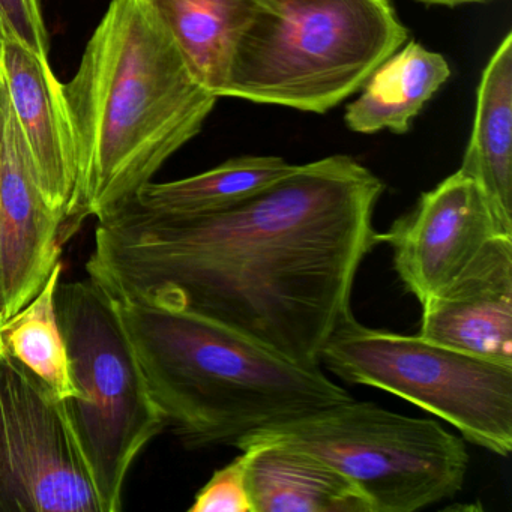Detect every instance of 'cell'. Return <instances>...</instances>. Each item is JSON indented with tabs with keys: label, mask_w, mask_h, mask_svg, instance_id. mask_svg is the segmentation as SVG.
Here are the masks:
<instances>
[{
	"label": "cell",
	"mask_w": 512,
	"mask_h": 512,
	"mask_svg": "<svg viewBox=\"0 0 512 512\" xmlns=\"http://www.w3.org/2000/svg\"><path fill=\"white\" fill-rule=\"evenodd\" d=\"M385 185L346 155L296 166L238 206L161 217L122 206L98 220L89 280L121 302L188 311L320 367L352 314L359 266L379 233Z\"/></svg>",
	"instance_id": "1"
},
{
	"label": "cell",
	"mask_w": 512,
	"mask_h": 512,
	"mask_svg": "<svg viewBox=\"0 0 512 512\" xmlns=\"http://www.w3.org/2000/svg\"><path fill=\"white\" fill-rule=\"evenodd\" d=\"M83 217L127 205L202 131L218 98L191 76L142 0H112L64 85Z\"/></svg>",
	"instance_id": "2"
},
{
	"label": "cell",
	"mask_w": 512,
	"mask_h": 512,
	"mask_svg": "<svg viewBox=\"0 0 512 512\" xmlns=\"http://www.w3.org/2000/svg\"><path fill=\"white\" fill-rule=\"evenodd\" d=\"M109 299L152 403L185 448L235 446L253 431L352 400L317 365L214 320Z\"/></svg>",
	"instance_id": "3"
},
{
	"label": "cell",
	"mask_w": 512,
	"mask_h": 512,
	"mask_svg": "<svg viewBox=\"0 0 512 512\" xmlns=\"http://www.w3.org/2000/svg\"><path fill=\"white\" fill-rule=\"evenodd\" d=\"M407 38L389 0H265L239 41L223 98L326 113Z\"/></svg>",
	"instance_id": "4"
},
{
	"label": "cell",
	"mask_w": 512,
	"mask_h": 512,
	"mask_svg": "<svg viewBox=\"0 0 512 512\" xmlns=\"http://www.w3.org/2000/svg\"><path fill=\"white\" fill-rule=\"evenodd\" d=\"M259 445L314 455L346 476L371 512H415L451 499L469 466L463 440L439 422L353 398L253 431L235 448Z\"/></svg>",
	"instance_id": "5"
},
{
	"label": "cell",
	"mask_w": 512,
	"mask_h": 512,
	"mask_svg": "<svg viewBox=\"0 0 512 512\" xmlns=\"http://www.w3.org/2000/svg\"><path fill=\"white\" fill-rule=\"evenodd\" d=\"M56 313L80 397L68 400L103 512L122 508L128 473L166 430L110 299L92 280L59 283Z\"/></svg>",
	"instance_id": "6"
},
{
	"label": "cell",
	"mask_w": 512,
	"mask_h": 512,
	"mask_svg": "<svg viewBox=\"0 0 512 512\" xmlns=\"http://www.w3.org/2000/svg\"><path fill=\"white\" fill-rule=\"evenodd\" d=\"M349 383L373 386L445 419L473 445L512 449V367L425 340L367 328L350 314L320 352Z\"/></svg>",
	"instance_id": "7"
},
{
	"label": "cell",
	"mask_w": 512,
	"mask_h": 512,
	"mask_svg": "<svg viewBox=\"0 0 512 512\" xmlns=\"http://www.w3.org/2000/svg\"><path fill=\"white\" fill-rule=\"evenodd\" d=\"M0 512H103L67 401L0 358Z\"/></svg>",
	"instance_id": "8"
},
{
	"label": "cell",
	"mask_w": 512,
	"mask_h": 512,
	"mask_svg": "<svg viewBox=\"0 0 512 512\" xmlns=\"http://www.w3.org/2000/svg\"><path fill=\"white\" fill-rule=\"evenodd\" d=\"M505 235L479 185L460 170L422 194L415 208L379 235L394 268L419 302L451 283L494 236ZM509 236V235H506Z\"/></svg>",
	"instance_id": "9"
},
{
	"label": "cell",
	"mask_w": 512,
	"mask_h": 512,
	"mask_svg": "<svg viewBox=\"0 0 512 512\" xmlns=\"http://www.w3.org/2000/svg\"><path fill=\"white\" fill-rule=\"evenodd\" d=\"M0 82L10 100L38 188L68 238L82 227L79 158L64 85L50 59L0 31Z\"/></svg>",
	"instance_id": "10"
},
{
	"label": "cell",
	"mask_w": 512,
	"mask_h": 512,
	"mask_svg": "<svg viewBox=\"0 0 512 512\" xmlns=\"http://www.w3.org/2000/svg\"><path fill=\"white\" fill-rule=\"evenodd\" d=\"M68 241L64 226L38 188L0 82V316L4 322L43 289Z\"/></svg>",
	"instance_id": "11"
},
{
	"label": "cell",
	"mask_w": 512,
	"mask_h": 512,
	"mask_svg": "<svg viewBox=\"0 0 512 512\" xmlns=\"http://www.w3.org/2000/svg\"><path fill=\"white\" fill-rule=\"evenodd\" d=\"M421 305L422 338L512 367V236L491 238Z\"/></svg>",
	"instance_id": "12"
},
{
	"label": "cell",
	"mask_w": 512,
	"mask_h": 512,
	"mask_svg": "<svg viewBox=\"0 0 512 512\" xmlns=\"http://www.w3.org/2000/svg\"><path fill=\"white\" fill-rule=\"evenodd\" d=\"M242 452L253 512H371L358 488L314 455L280 445Z\"/></svg>",
	"instance_id": "13"
},
{
	"label": "cell",
	"mask_w": 512,
	"mask_h": 512,
	"mask_svg": "<svg viewBox=\"0 0 512 512\" xmlns=\"http://www.w3.org/2000/svg\"><path fill=\"white\" fill-rule=\"evenodd\" d=\"M203 89L223 98L239 41L265 0H142Z\"/></svg>",
	"instance_id": "14"
},
{
	"label": "cell",
	"mask_w": 512,
	"mask_h": 512,
	"mask_svg": "<svg viewBox=\"0 0 512 512\" xmlns=\"http://www.w3.org/2000/svg\"><path fill=\"white\" fill-rule=\"evenodd\" d=\"M461 173L481 188L500 230L512 236V34L482 73Z\"/></svg>",
	"instance_id": "15"
},
{
	"label": "cell",
	"mask_w": 512,
	"mask_h": 512,
	"mask_svg": "<svg viewBox=\"0 0 512 512\" xmlns=\"http://www.w3.org/2000/svg\"><path fill=\"white\" fill-rule=\"evenodd\" d=\"M449 76L451 68L440 53L410 41L389 56L362 86L361 97L347 107V127L361 134L383 130L406 134Z\"/></svg>",
	"instance_id": "16"
},
{
	"label": "cell",
	"mask_w": 512,
	"mask_h": 512,
	"mask_svg": "<svg viewBox=\"0 0 512 512\" xmlns=\"http://www.w3.org/2000/svg\"><path fill=\"white\" fill-rule=\"evenodd\" d=\"M295 169L280 157L232 158L190 178L148 182L127 205L161 217L215 214L262 193Z\"/></svg>",
	"instance_id": "17"
},
{
	"label": "cell",
	"mask_w": 512,
	"mask_h": 512,
	"mask_svg": "<svg viewBox=\"0 0 512 512\" xmlns=\"http://www.w3.org/2000/svg\"><path fill=\"white\" fill-rule=\"evenodd\" d=\"M62 263L34 299L2 325L7 352L22 362L59 400L79 398L71 370L67 343L56 313V292L62 280Z\"/></svg>",
	"instance_id": "18"
},
{
	"label": "cell",
	"mask_w": 512,
	"mask_h": 512,
	"mask_svg": "<svg viewBox=\"0 0 512 512\" xmlns=\"http://www.w3.org/2000/svg\"><path fill=\"white\" fill-rule=\"evenodd\" d=\"M188 511L253 512L245 475L244 452L212 475L200 488Z\"/></svg>",
	"instance_id": "19"
},
{
	"label": "cell",
	"mask_w": 512,
	"mask_h": 512,
	"mask_svg": "<svg viewBox=\"0 0 512 512\" xmlns=\"http://www.w3.org/2000/svg\"><path fill=\"white\" fill-rule=\"evenodd\" d=\"M0 31L14 35L29 49L50 59V35L41 0H0Z\"/></svg>",
	"instance_id": "20"
},
{
	"label": "cell",
	"mask_w": 512,
	"mask_h": 512,
	"mask_svg": "<svg viewBox=\"0 0 512 512\" xmlns=\"http://www.w3.org/2000/svg\"><path fill=\"white\" fill-rule=\"evenodd\" d=\"M422 4L427 5H442V7H458V5H470V4H488V2H494V0H418Z\"/></svg>",
	"instance_id": "21"
},
{
	"label": "cell",
	"mask_w": 512,
	"mask_h": 512,
	"mask_svg": "<svg viewBox=\"0 0 512 512\" xmlns=\"http://www.w3.org/2000/svg\"><path fill=\"white\" fill-rule=\"evenodd\" d=\"M2 325H4V320H2V316H0V358L7 353V347H5L4 337H2Z\"/></svg>",
	"instance_id": "22"
}]
</instances>
